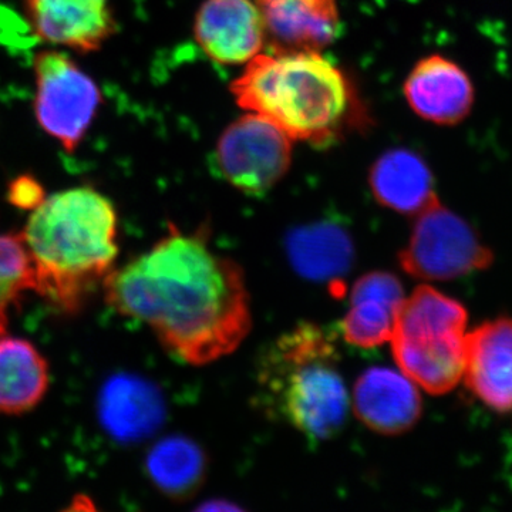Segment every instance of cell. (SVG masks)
I'll return each mask as SVG.
<instances>
[{
	"instance_id": "cell-1",
	"label": "cell",
	"mask_w": 512,
	"mask_h": 512,
	"mask_svg": "<svg viewBox=\"0 0 512 512\" xmlns=\"http://www.w3.org/2000/svg\"><path fill=\"white\" fill-rule=\"evenodd\" d=\"M107 305L151 329L171 356L192 366L231 355L251 332L245 274L212 251L207 227L168 234L147 252L111 271Z\"/></svg>"
},
{
	"instance_id": "cell-2",
	"label": "cell",
	"mask_w": 512,
	"mask_h": 512,
	"mask_svg": "<svg viewBox=\"0 0 512 512\" xmlns=\"http://www.w3.org/2000/svg\"><path fill=\"white\" fill-rule=\"evenodd\" d=\"M231 93L242 110L312 146H329L365 124L352 80L322 52L259 53L232 82Z\"/></svg>"
},
{
	"instance_id": "cell-3",
	"label": "cell",
	"mask_w": 512,
	"mask_h": 512,
	"mask_svg": "<svg viewBox=\"0 0 512 512\" xmlns=\"http://www.w3.org/2000/svg\"><path fill=\"white\" fill-rule=\"evenodd\" d=\"M22 234L35 265L36 293L64 313L79 312L119 255L116 207L87 185L46 197Z\"/></svg>"
},
{
	"instance_id": "cell-4",
	"label": "cell",
	"mask_w": 512,
	"mask_h": 512,
	"mask_svg": "<svg viewBox=\"0 0 512 512\" xmlns=\"http://www.w3.org/2000/svg\"><path fill=\"white\" fill-rule=\"evenodd\" d=\"M328 330L301 323L272 343L259 363L265 409L308 439L338 436L349 414V393Z\"/></svg>"
},
{
	"instance_id": "cell-5",
	"label": "cell",
	"mask_w": 512,
	"mask_h": 512,
	"mask_svg": "<svg viewBox=\"0 0 512 512\" xmlns=\"http://www.w3.org/2000/svg\"><path fill=\"white\" fill-rule=\"evenodd\" d=\"M466 308L443 292L421 285L397 313L392 352L400 372L424 392L441 396L463 380Z\"/></svg>"
},
{
	"instance_id": "cell-6",
	"label": "cell",
	"mask_w": 512,
	"mask_h": 512,
	"mask_svg": "<svg viewBox=\"0 0 512 512\" xmlns=\"http://www.w3.org/2000/svg\"><path fill=\"white\" fill-rule=\"evenodd\" d=\"M35 117L47 136L73 154L103 104L99 84L62 50L45 49L33 59Z\"/></svg>"
},
{
	"instance_id": "cell-7",
	"label": "cell",
	"mask_w": 512,
	"mask_h": 512,
	"mask_svg": "<svg viewBox=\"0 0 512 512\" xmlns=\"http://www.w3.org/2000/svg\"><path fill=\"white\" fill-rule=\"evenodd\" d=\"M399 261L403 271L413 278L451 281L490 268L494 255L476 229L437 198L416 215Z\"/></svg>"
},
{
	"instance_id": "cell-8",
	"label": "cell",
	"mask_w": 512,
	"mask_h": 512,
	"mask_svg": "<svg viewBox=\"0 0 512 512\" xmlns=\"http://www.w3.org/2000/svg\"><path fill=\"white\" fill-rule=\"evenodd\" d=\"M215 168L222 180L248 195H264L288 174L292 140L259 114L232 121L218 138Z\"/></svg>"
},
{
	"instance_id": "cell-9",
	"label": "cell",
	"mask_w": 512,
	"mask_h": 512,
	"mask_svg": "<svg viewBox=\"0 0 512 512\" xmlns=\"http://www.w3.org/2000/svg\"><path fill=\"white\" fill-rule=\"evenodd\" d=\"M32 35L82 55L99 52L119 23L111 0H22Z\"/></svg>"
},
{
	"instance_id": "cell-10",
	"label": "cell",
	"mask_w": 512,
	"mask_h": 512,
	"mask_svg": "<svg viewBox=\"0 0 512 512\" xmlns=\"http://www.w3.org/2000/svg\"><path fill=\"white\" fill-rule=\"evenodd\" d=\"M403 94L414 114L441 127L463 123L476 104L470 74L443 55L420 59L403 84Z\"/></svg>"
},
{
	"instance_id": "cell-11",
	"label": "cell",
	"mask_w": 512,
	"mask_h": 512,
	"mask_svg": "<svg viewBox=\"0 0 512 512\" xmlns=\"http://www.w3.org/2000/svg\"><path fill=\"white\" fill-rule=\"evenodd\" d=\"M194 37L212 62L247 64L266 46L255 0H205L194 20Z\"/></svg>"
},
{
	"instance_id": "cell-12",
	"label": "cell",
	"mask_w": 512,
	"mask_h": 512,
	"mask_svg": "<svg viewBox=\"0 0 512 512\" xmlns=\"http://www.w3.org/2000/svg\"><path fill=\"white\" fill-rule=\"evenodd\" d=\"M352 407L367 429L400 436L419 423L423 400L416 384L400 370L377 366L357 377Z\"/></svg>"
},
{
	"instance_id": "cell-13",
	"label": "cell",
	"mask_w": 512,
	"mask_h": 512,
	"mask_svg": "<svg viewBox=\"0 0 512 512\" xmlns=\"http://www.w3.org/2000/svg\"><path fill=\"white\" fill-rule=\"evenodd\" d=\"M269 52H323L340 35L336 0H255Z\"/></svg>"
},
{
	"instance_id": "cell-14",
	"label": "cell",
	"mask_w": 512,
	"mask_h": 512,
	"mask_svg": "<svg viewBox=\"0 0 512 512\" xmlns=\"http://www.w3.org/2000/svg\"><path fill=\"white\" fill-rule=\"evenodd\" d=\"M464 382L488 409L512 413V319L485 322L467 333Z\"/></svg>"
},
{
	"instance_id": "cell-15",
	"label": "cell",
	"mask_w": 512,
	"mask_h": 512,
	"mask_svg": "<svg viewBox=\"0 0 512 512\" xmlns=\"http://www.w3.org/2000/svg\"><path fill=\"white\" fill-rule=\"evenodd\" d=\"M404 298L402 282L396 275L375 271L360 276L340 325L343 339L360 349L379 348L390 342Z\"/></svg>"
},
{
	"instance_id": "cell-16",
	"label": "cell",
	"mask_w": 512,
	"mask_h": 512,
	"mask_svg": "<svg viewBox=\"0 0 512 512\" xmlns=\"http://www.w3.org/2000/svg\"><path fill=\"white\" fill-rule=\"evenodd\" d=\"M369 187L382 207L404 217H416L439 198L429 164L409 148H392L377 158Z\"/></svg>"
},
{
	"instance_id": "cell-17",
	"label": "cell",
	"mask_w": 512,
	"mask_h": 512,
	"mask_svg": "<svg viewBox=\"0 0 512 512\" xmlns=\"http://www.w3.org/2000/svg\"><path fill=\"white\" fill-rule=\"evenodd\" d=\"M99 416L113 439L134 443L147 439L163 424L164 400L147 380L116 376L101 390Z\"/></svg>"
},
{
	"instance_id": "cell-18",
	"label": "cell",
	"mask_w": 512,
	"mask_h": 512,
	"mask_svg": "<svg viewBox=\"0 0 512 512\" xmlns=\"http://www.w3.org/2000/svg\"><path fill=\"white\" fill-rule=\"evenodd\" d=\"M50 367L29 340L0 336V414L22 416L45 399Z\"/></svg>"
},
{
	"instance_id": "cell-19",
	"label": "cell",
	"mask_w": 512,
	"mask_h": 512,
	"mask_svg": "<svg viewBox=\"0 0 512 512\" xmlns=\"http://www.w3.org/2000/svg\"><path fill=\"white\" fill-rule=\"evenodd\" d=\"M286 252L299 275L325 282L348 274L355 248L345 229L332 222H318L292 231L286 239Z\"/></svg>"
},
{
	"instance_id": "cell-20",
	"label": "cell",
	"mask_w": 512,
	"mask_h": 512,
	"mask_svg": "<svg viewBox=\"0 0 512 512\" xmlns=\"http://www.w3.org/2000/svg\"><path fill=\"white\" fill-rule=\"evenodd\" d=\"M148 477L171 500L183 501L200 490L207 476V456L197 443L184 436L158 441L148 451Z\"/></svg>"
},
{
	"instance_id": "cell-21",
	"label": "cell",
	"mask_w": 512,
	"mask_h": 512,
	"mask_svg": "<svg viewBox=\"0 0 512 512\" xmlns=\"http://www.w3.org/2000/svg\"><path fill=\"white\" fill-rule=\"evenodd\" d=\"M46 197L45 187L32 174L19 175L10 181L6 191L9 204L23 211L36 210Z\"/></svg>"
},
{
	"instance_id": "cell-22",
	"label": "cell",
	"mask_w": 512,
	"mask_h": 512,
	"mask_svg": "<svg viewBox=\"0 0 512 512\" xmlns=\"http://www.w3.org/2000/svg\"><path fill=\"white\" fill-rule=\"evenodd\" d=\"M20 298L22 296H19L0 278V336L8 332L10 312L19 305Z\"/></svg>"
}]
</instances>
